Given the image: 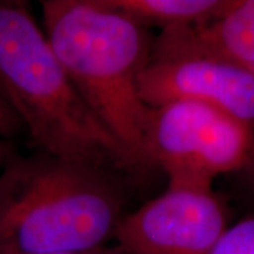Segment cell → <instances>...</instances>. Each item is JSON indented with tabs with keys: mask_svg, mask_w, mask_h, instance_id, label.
<instances>
[{
	"mask_svg": "<svg viewBox=\"0 0 254 254\" xmlns=\"http://www.w3.org/2000/svg\"><path fill=\"white\" fill-rule=\"evenodd\" d=\"M0 98L38 151L141 178L131 157L75 89L24 1L0 0Z\"/></svg>",
	"mask_w": 254,
	"mask_h": 254,
	"instance_id": "obj_1",
	"label": "cell"
},
{
	"mask_svg": "<svg viewBox=\"0 0 254 254\" xmlns=\"http://www.w3.org/2000/svg\"><path fill=\"white\" fill-rule=\"evenodd\" d=\"M41 9L44 34L75 89L147 177L154 170L144 143L151 108L137 86L153 43L147 28L102 0H44Z\"/></svg>",
	"mask_w": 254,
	"mask_h": 254,
	"instance_id": "obj_2",
	"label": "cell"
},
{
	"mask_svg": "<svg viewBox=\"0 0 254 254\" xmlns=\"http://www.w3.org/2000/svg\"><path fill=\"white\" fill-rule=\"evenodd\" d=\"M118 175L38 151L0 171V254L85 252L108 245L123 218Z\"/></svg>",
	"mask_w": 254,
	"mask_h": 254,
	"instance_id": "obj_3",
	"label": "cell"
},
{
	"mask_svg": "<svg viewBox=\"0 0 254 254\" xmlns=\"http://www.w3.org/2000/svg\"><path fill=\"white\" fill-rule=\"evenodd\" d=\"M253 131L212 106L177 100L150 109L145 154L168 177V187L212 190L219 175L236 174L245 164Z\"/></svg>",
	"mask_w": 254,
	"mask_h": 254,
	"instance_id": "obj_4",
	"label": "cell"
},
{
	"mask_svg": "<svg viewBox=\"0 0 254 254\" xmlns=\"http://www.w3.org/2000/svg\"><path fill=\"white\" fill-rule=\"evenodd\" d=\"M226 227L213 190L168 187L120 219L115 239L125 254H209Z\"/></svg>",
	"mask_w": 254,
	"mask_h": 254,
	"instance_id": "obj_5",
	"label": "cell"
},
{
	"mask_svg": "<svg viewBox=\"0 0 254 254\" xmlns=\"http://www.w3.org/2000/svg\"><path fill=\"white\" fill-rule=\"evenodd\" d=\"M138 95L155 108L190 100L222 110L254 133V72L216 55H150L138 76Z\"/></svg>",
	"mask_w": 254,
	"mask_h": 254,
	"instance_id": "obj_6",
	"label": "cell"
},
{
	"mask_svg": "<svg viewBox=\"0 0 254 254\" xmlns=\"http://www.w3.org/2000/svg\"><path fill=\"white\" fill-rule=\"evenodd\" d=\"M173 53L216 55L254 72V0H232L222 14L199 26L161 30L150 55Z\"/></svg>",
	"mask_w": 254,
	"mask_h": 254,
	"instance_id": "obj_7",
	"label": "cell"
},
{
	"mask_svg": "<svg viewBox=\"0 0 254 254\" xmlns=\"http://www.w3.org/2000/svg\"><path fill=\"white\" fill-rule=\"evenodd\" d=\"M232 0H102L141 27L161 30L208 23L229 7Z\"/></svg>",
	"mask_w": 254,
	"mask_h": 254,
	"instance_id": "obj_8",
	"label": "cell"
},
{
	"mask_svg": "<svg viewBox=\"0 0 254 254\" xmlns=\"http://www.w3.org/2000/svg\"><path fill=\"white\" fill-rule=\"evenodd\" d=\"M209 254H254V215L226 227Z\"/></svg>",
	"mask_w": 254,
	"mask_h": 254,
	"instance_id": "obj_9",
	"label": "cell"
},
{
	"mask_svg": "<svg viewBox=\"0 0 254 254\" xmlns=\"http://www.w3.org/2000/svg\"><path fill=\"white\" fill-rule=\"evenodd\" d=\"M235 175L236 185L239 190L243 193L246 199L254 205V133L249 154L246 158L243 167Z\"/></svg>",
	"mask_w": 254,
	"mask_h": 254,
	"instance_id": "obj_10",
	"label": "cell"
},
{
	"mask_svg": "<svg viewBox=\"0 0 254 254\" xmlns=\"http://www.w3.org/2000/svg\"><path fill=\"white\" fill-rule=\"evenodd\" d=\"M23 128L21 122L10 106L0 98V136L9 137Z\"/></svg>",
	"mask_w": 254,
	"mask_h": 254,
	"instance_id": "obj_11",
	"label": "cell"
},
{
	"mask_svg": "<svg viewBox=\"0 0 254 254\" xmlns=\"http://www.w3.org/2000/svg\"><path fill=\"white\" fill-rule=\"evenodd\" d=\"M47 254H125L123 249L119 245L112 246H100L92 250H85V252H69V253H47Z\"/></svg>",
	"mask_w": 254,
	"mask_h": 254,
	"instance_id": "obj_12",
	"label": "cell"
},
{
	"mask_svg": "<svg viewBox=\"0 0 254 254\" xmlns=\"http://www.w3.org/2000/svg\"><path fill=\"white\" fill-rule=\"evenodd\" d=\"M11 155H13V153L10 150V145L4 140V137L0 136V170H1V167L4 164L7 163V160H9Z\"/></svg>",
	"mask_w": 254,
	"mask_h": 254,
	"instance_id": "obj_13",
	"label": "cell"
}]
</instances>
